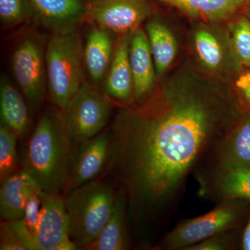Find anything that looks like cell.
Listing matches in <instances>:
<instances>
[{
    "mask_svg": "<svg viewBox=\"0 0 250 250\" xmlns=\"http://www.w3.org/2000/svg\"><path fill=\"white\" fill-rule=\"evenodd\" d=\"M236 107L228 90L192 74L177 75L142 103L121 106L110 128L106 169L130 215H154L176 201L238 119Z\"/></svg>",
    "mask_w": 250,
    "mask_h": 250,
    "instance_id": "1",
    "label": "cell"
},
{
    "mask_svg": "<svg viewBox=\"0 0 250 250\" xmlns=\"http://www.w3.org/2000/svg\"><path fill=\"white\" fill-rule=\"evenodd\" d=\"M75 147L65 112L56 106L46 108L28 141L22 170L43 191L60 193L68 183Z\"/></svg>",
    "mask_w": 250,
    "mask_h": 250,
    "instance_id": "2",
    "label": "cell"
},
{
    "mask_svg": "<svg viewBox=\"0 0 250 250\" xmlns=\"http://www.w3.org/2000/svg\"><path fill=\"white\" fill-rule=\"evenodd\" d=\"M47 93L65 111L85 80L83 48L77 30L52 34L46 43Z\"/></svg>",
    "mask_w": 250,
    "mask_h": 250,
    "instance_id": "3",
    "label": "cell"
},
{
    "mask_svg": "<svg viewBox=\"0 0 250 250\" xmlns=\"http://www.w3.org/2000/svg\"><path fill=\"white\" fill-rule=\"evenodd\" d=\"M116 195L111 186L93 180L67 192L65 198L70 238L85 249L98 237L114 208Z\"/></svg>",
    "mask_w": 250,
    "mask_h": 250,
    "instance_id": "4",
    "label": "cell"
},
{
    "mask_svg": "<svg viewBox=\"0 0 250 250\" xmlns=\"http://www.w3.org/2000/svg\"><path fill=\"white\" fill-rule=\"evenodd\" d=\"M47 41L35 31H27L18 38L11 53L15 80L29 108L34 110L41 107L47 94Z\"/></svg>",
    "mask_w": 250,
    "mask_h": 250,
    "instance_id": "5",
    "label": "cell"
},
{
    "mask_svg": "<svg viewBox=\"0 0 250 250\" xmlns=\"http://www.w3.org/2000/svg\"><path fill=\"white\" fill-rule=\"evenodd\" d=\"M243 202L223 200L205 214L182 220L164 237L156 249L186 250L210 237L233 231L244 213Z\"/></svg>",
    "mask_w": 250,
    "mask_h": 250,
    "instance_id": "6",
    "label": "cell"
},
{
    "mask_svg": "<svg viewBox=\"0 0 250 250\" xmlns=\"http://www.w3.org/2000/svg\"><path fill=\"white\" fill-rule=\"evenodd\" d=\"M64 112L72 139L77 144L103 131L111 117V106L100 88L85 80Z\"/></svg>",
    "mask_w": 250,
    "mask_h": 250,
    "instance_id": "7",
    "label": "cell"
},
{
    "mask_svg": "<svg viewBox=\"0 0 250 250\" xmlns=\"http://www.w3.org/2000/svg\"><path fill=\"white\" fill-rule=\"evenodd\" d=\"M151 14L147 0H104L88 4L85 22L120 36L134 31Z\"/></svg>",
    "mask_w": 250,
    "mask_h": 250,
    "instance_id": "8",
    "label": "cell"
},
{
    "mask_svg": "<svg viewBox=\"0 0 250 250\" xmlns=\"http://www.w3.org/2000/svg\"><path fill=\"white\" fill-rule=\"evenodd\" d=\"M111 139V129H106L91 139L77 143L65 191L95 180L106 168Z\"/></svg>",
    "mask_w": 250,
    "mask_h": 250,
    "instance_id": "9",
    "label": "cell"
},
{
    "mask_svg": "<svg viewBox=\"0 0 250 250\" xmlns=\"http://www.w3.org/2000/svg\"><path fill=\"white\" fill-rule=\"evenodd\" d=\"M200 194L217 201H250V168L208 165L199 178Z\"/></svg>",
    "mask_w": 250,
    "mask_h": 250,
    "instance_id": "10",
    "label": "cell"
},
{
    "mask_svg": "<svg viewBox=\"0 0 250 250\" xmlns=\"http://www.w3.org/2000/svg\"><path fill=\"white\" fill-rule=\"evenodd\" d=\"M32 19L52 34L77 30L85 22L88 0H29Z\"/></svg>",
    "mask_w": 250,
    "mask_h": 250,
    "instance_id": "11",
    "label": "cell"
},
{
    "mask_svg": "<svg viewBox=\"0 0 250 250\" xmlns=\"http://www.w3.org/2000/svg\"><path fill=\"white\" fill-rule=\"evenodd\" d=\"M40 221L36 231V250H58L70 238L65 199L60 193L42 190Z\"/></svg>",
    "mask_w": 250,
    "mask_h": 250,
    "instance_id": "12",
    "label": "cell"
},
{
    "mask_svg": "<svg viewBox=\"0 0 250 250\" xmlns=\"http://www.w3.org/2000/svg\"><path fill=\"white\" fill-rule=\"evenodd\" d=\"M131 33L118 36L113 60L100 88L108 100L123 106L134 103V80L129 62Z\"/></svg>",
    "mask_w": 250,
    "mask_h": 250,
    "instance_id": "13",
    "label": "cell"
},
{
    "mask_svg": "<svg viewBox=\"0 0 250 250\" xmlns=\"http://www.w3.org/2000/svg\"><path fill=\"white\" fill-rule=\"evenodd\" d=\"M208 165L250 168V114L238 118L212 149Z\"/></svg>",
    "mask_w": 250,
    "mask_h": 250,
    "instance_id": "14",
    "label": "cell"
},
{
    "mask_svg": "<svg viewBox=\"0 0 250 250\" xmlns=\"http://www.w3.org/2000/svg\"><path fill=\"white\" fill-rule=\"evenodd\" d=\"M90 25L83 48V62L89 82L100 88L113 60L118 35L98 26Z\"/></svg>",
    "mask_w": 250,
    "mask_h": 250,
    "instance_id": "15",
    "label": "cell"
},
{
    "mask_svg": "<svg viewBox=\"0 0 250 250\" xmlns=\"http://www.w3.org/2000/svg\"><path fill=\"white\" fill-rule=\"evenodd\" d=\"M129 62L134 80L133 104H139L152 93L157 78L147 34L141 27L131 33Z\"/></svg>",
    "mask_w": 250,
    "mask_h": 250,
    "instance_id": "16",
    "label": "cell"
},
{
    "mask_svg": "<svg viewBox=\"0 0 250 250\" xmlns=\"http://www.w3.org/2000/svg\"><path fill=\"white\" fill-rule=\"evenodd\" d=\"M29 106L21 90L6 76L0 82L1 124L11 130L18 139L24 137L29 128Z\"/></svg>",
    "mask_w": 250,
    "mask_h": 250,
    "instance_id": "17",
    "label": "cell"
},
{
    "mask_svg": "<svg viewBox=\"0 0 250 250\" xmlns=\"http://www.w3.org/2000/svg\"><path fill=\"white\" fill-rule=\"evenodd\" d=\"M37 186L32 177L22 169L1 182V218L8 221L22 220L28 197Z\"/></svg>",
    "mask_w": 250,
    "mask_h": 250,
    "instance_id": "18",
    "label": "cell"
},
{
    "mask_svg": "<svg viewBox=\"0 0 250 250\" xmlns=\"http://www.w3.org/2000/svg\"><path fill=\"white\" fill-rule=\"evenodd\" d=\"M173 6L192 18L210 22L225 21L234 16L250 0H156Z\"/></svg>",
    "mask_w": 250,
    "mask_h": 250,
    "instance_id": "19",
    "label": "cell"
},
{
    "mask_svg": "<svg viewBox=\"0 0 250 250\" xmlns=\"http://www.w3.org/2000/svg\"><path fill=\"white\" fill-rule=\"evenodd\" d=\"M127 201L124 194H116L114 208L107 223L98 237L84 250H129L130 242L126 229V211Z\"/></svg>",
    "mask_w": 250,
    "mask_h": 250,
    "instance_id": "20",
    "label": "cell"
},
{
    "mask_svg": "<svg viewBox=\"0 0 250 250\" xmlns=\"http://www.w3.org/2000/svg\"><path fill=\"white\" fill-rule=\"evenodd\" d=\"M146 34L152 51L157 78L164 76L177 53L175 38L165 24L150 20L146 25Z\"/></svg>",
    "mask_w": 250,
    "mask_h": 250,
    "instance_id": "21",
    "label": "cell"
},
{
    "mask_svg": "<svg viewBox=\"0 0 250 250\" xmlns=\"http://www.w3.org/2000/svg\"><path fill=\"white\" fill-rule=\"evenodd\" d=\"M42 189L37 186L28 197L22 220L10 221L16 234L27 250H36L35 238L40 221Z\"/></svg>",
    "mask_w": 250,
    "mask_h": 250,
    "instance_id": "22",
    "label": "cell"
},
{
    "mask_svg": "<svg viewBox=\"0 0 250 250\" xmlns=\"http://www.w3.org/2000/svg\"><path fill=\"white\" fill-rule=\"evenodd\" d=\"M195 49L200 62L208 70L218 69L223 62V50L216 37L209 31L198 29L194 36Z\"/></svg>",
    "mask_w": 250,
    "mask_h": 250,
    "instance_id": "23",
    "label": "cell"
},
{
    "mask_svg": "<svg viewBox=\"0 0 250 250\" xmlns=\"http://www.w3.org/2000/svg\"><path fill=\"white\" fill-rule=\"evenodd\" d=\"M18 138L4 125L0 126V181L4 182L10 176L21 170L17 152Z\"/></svg>",
    "mask_w": 250,
    "mask_h": 250,
    "instance_id": "24",
    "label": "cell"
},
{
    "mask_svg": "<svg viewBox=\"0 0 250 250\" xmlns=\"http://www.w3.org/2000/svg\"><path fill=\"white\" fill-rule=\"evenodd\" d=\"M31 19L29 0H0V20L4 27H14Z\"/></svg>",
    "mask_w": 250,
    "mask_h": 250,
    "instance_id": "25",
    "label": "cell"
},
{
    "mask_svg": "<svg viewBox=\"0 0 250 250\" xmlns=\"http://www.w3.org/2000/svg\"><path fill=\"white\" fill-rule=\"evenodd\" d=\"M233 49L238 59L250 66V20L242 17L238 20L232 31Z\"/></svg>",
    "mask_w": 250,
    "mask_h": 250,
    "instance_id": "26",
    "label": "cell"
},
{
    "mask_svg": "<svg viewBox=\"0 0 250 250\" xmlns=\"http://www.w3.org/2000/svg\"><path fill=\"white\" fill-rule=\"evenodd\" d=\"M233 231L219 233L199 242L186 250H229L234 248Z\"/></svg>",
    "mask_w": 250,
    "mask_h": 250,
    "instance_id": "27",
    "label": "cell"
},
{
    "mask_svg": "<svg viewBox=\"0 0 250 250\" xmlns=\"http://www.w3.org/2000/svg\"><path fill=\"white\" fill-rule=\"evenodd\" d=\"M0 250H27L8 220H3L0 225Z\"/></svg>",
    "mask_w": 250,
    "mask_h": 250,
    "instance_id": "28",
    "label": "cell"
},
{
    "mask_svg": "<svg viewBox=\"0 0 250 250\" xmlns=\"http://www.w3.org/2000/svg\"><path fill=\"white\" fill-rule=\"evenodd\" d=\"M236 88L238 104L250 110V69L238 77Z\"/></svg>",
    "mask_w": 250,
    "mask_h": 250,
    "instance_id": "29",
    "label": "cell"
},
{
    "mask_svg": "<svg viewBox=\"0 0 250 250\" xmlns=\"http://www.w3.org/2000/svg\"><path fill=\"white\" fill-rule=\"evenodd\" d=\"M240 248L243 250H250V217L243 229L240 241Z\"/></svg>",
    "mask_w": 250,
    "mask_h": 250,
    "instance_id": "30",
    "label": "cell"
},
{
    "mask_svg": "<svg viewBox=\"0 0 250 250\" xmlns=\"http://www.w3.org/2000/svg\"><path fill=\"white\" fill-rule=\"evenodd\" d=\"M104 1V0H88V4H95V3L100 2V1Z\"/></svg>",
    "mask_w": 250,
    "mask_h": 250,
    "instance_id": "31",
    "label": "cell"
},
{
    "mask_svg": "<svg viewBox=\"0 0 250 250\" xmlns=\"http://www.w3.org/2000/svg\"><path fill=\"white\" fill-rule=\"evenodd\" d=\"M248 18H249V19L250 20V10L248 12Z\"/></svg>",
    "mask_w": 250,
    "mask_h": 250,
    "instance_id": "32",
    "label": "cell"
}]
</instances>
